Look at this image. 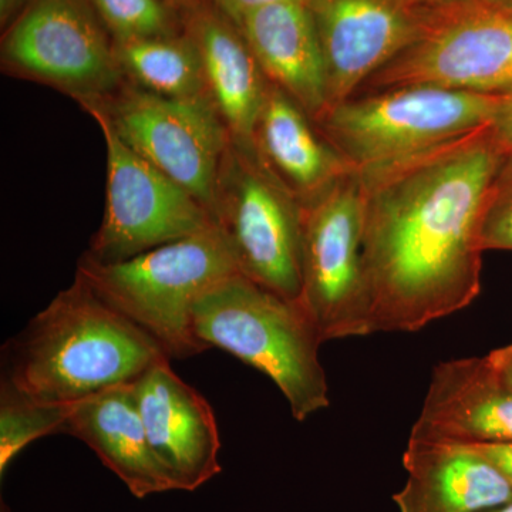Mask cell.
<instances>
[{"mask_svg":"<svg viewBox=\"0 0 512 512\" xmlns=\"http://www.w3.org/2000/svg\"><path fill=\"white\" fill-rule=\"evenodd\" d=\"M503 153L490 126L360 171L370 333L417 332L481 289V222Z\"/></svg>","mask_w":512,"mask_h":512,"instance_id":"6da1fadb","label":"cell"},{"mask_svg":"<svg viewBox=\"0 0 512 512\" xmlns=\"http://www.w3.org/2000/svg\"><path fill=\"white\" fill-rule=\"evenodd\" d=\"M2 379L47 403H76L136 382L164 349L74 279L5 346Z\"/></svg>","mask_w":512,"mask_h":512,"instance_id":"7a4b0ae2","label":"cell"},{"mask_svg":"<svg viewBox=\"0 0 512 512\" xmlns=\"http://www.w3.org/2000/svg\"><path fill=\"white\" fill-rule=\"evenodd\" d=\"M195 338L255 367L276 384L293 419L305 421L329 407L319 360L322 340L301 303L289 301L242 274L204 293L192 311Z\"/></svg>","mask_w":512,"mask_h":512,"instance_id":"3957f363","label":"cell"},{"mask_svg":"<svg viewBox=\"0 0 512 512\" xmlns=\"http://www.w3.org/2000/svg\"><path fill=\"white\" fill-rule=\"evenodd\" d=\"M237 274H241L237 256L224 229L215 222L198 234L126 261L101 264L84 255L76 278L148 333L170 359H187L207 350L195 338V303Z\"/></svg>","mask_w":512,"mask_h":512,"instance_id":"277c9868","label":"cell"},{"mask_svg":"<svg viewBox=\"0 0 512 512\" xmlns=\"http://www.w3.org/2000/svg\"><path fill=\"white\" fill-rule=\"evenodd\" d=\"M500 94L407 86L330 107L316 123L356 173L399 163L491 126Z\"/></svg>","mask_w":512,"mask_h":512,"instance_id":"5b68a950","label":"cell"},{"mask_svg":"<svg viewBox=\"0 0 512 512\" xmlns=\"http://www.w3.org/2000/svg\"><path fill=\"white\" fill-rule=\"evenodd\" d=\"M407 86L477 94L510 92L512 13L485 0L423 8L417 39L357 94Z\"/></svg>","mask_w":512,"mask_h":512,"instance_id":"8992f818","label":"cell"},{"mask_svg":"<svg viewBox=\"0 0 512 512\" xmlns=\"http://www.w3.org/2000/svg\"><path fill=\"white\" fill-rule=\"evenodd\" d=\"M0 60L6 73L53 87L82 106L109 99L126 80L89 0H28L3 29Z\"/></svg>","mask_w":512,"mask_h":512,"instance_id":"52a82bcc","label":"cell"},{"mask_svg":"<svg viewBox=\"0 0 512 512\" xmlns=\"http://www.w3.org/2000/svg\"><path fill=\"white\" fill-rule=\"evenodd\" d=\"M214 220L227 234L242 275L299 302L302 205L256 153L234 143L222 164Z\"/></svg>","mask_w":512,"mask_h":512,"instance_id":"ba28073f","label":"cell"},{"mask_svg":"<svg viewBox=\"0 0 512 512\" xmlns=\"http://www.w3.org/2000/svg\"><path fill=\"white\" fill-rule=\"evenodd\" d=\"M302 214L303 311L323 343L370 335L359 174L346 175L303 205Z\"/></svg>","mask_w":512,"mask_h":512,"instance_id":"9c48e42d","label":"cell"},{"mask_svg":"<svg viewBox=\"0 0 512 512\" xmlns=\"http://www.w3.org/2000/svg\"><path fill=\"white\" fill-rule=\"evenodd\" d=\"M87 106L99 109L128 147L214 217L222 164L232 140L210 100L167 99L124 83L109 99Z\"/></svg>","mask_w":512,"mask_h":512,"instance_id":"30bf717a","label":"cell"},{"mask_svg":"<svg viewBox=\"0 0 512 512\" xmlns=\"http://www.w3.org/2000/svg\"><path fill=\"white\" fill-rule=\"evenodd\" d=\"M107 147L106 211L89 256L101 264L126 261L215 224L211 212L127 146L93 106Z\"/></svg>","mask_w":512,"mask_h":512,"instance_id":"8fae6325","label":"cell"},{"mask_svg":"<svg viewBox=\"0 0 512 512\" xmlns=\"http://www.w3.org/2000/svg\"><path fill=\"white\" fill-rule=\"evenodd\" d=\"M308 8L325 60L329 109L402 55L423 19V8L409 0H308Z\"/></svg>","mask_w":512,"mask_h":512,"instance_id":"7c38bea8","label":"cell"},{"mask_svg":"<svg viewBox=\"0 0 512 512\" xmlns=\"http://www.w3.org/2000/svg\"><path fill=\"white\" fill-rule=\"evenodd\" d=\"M148 441L177 491H195L221 473V439L211 404L163 359L133 382Z\"/></svg>","mask_w":512,"mask_h":512,"instance_id":"4fadbf2b","label":"cell"},{"mask_svg":"<svg viewBox=\"0 0 512 512\" xmlns=\"http://www.w3.org/2000/svg\"><path fill=\"white\" fill-rule=\"evenodd\" d=\"M200 52L208 96L235 146L256 153L254 136L269 80L237 23L212 0L181 12Z\"/></svg>","mask_w":512,"mask_h":512,"instance_id":"5bb4252c","label":"cell"},{"mask_svg":"<svg viewBox=\"0 0 512 512\" xmlns=\"http://www.w3.org/2000/svg\"><path fill=\"white\" fill-rule=\"evenodd\" d=\"M410 437L454 443L512 441V390L497 379L487 357L441 362L431 373Z\"/></svg>","mask_w":512,"mask_h":512,"instance_id":"9a60e30c","label":"cell"},{"mask_svg":"<svg viewBox=\"0 0 512 512\" xmlns=\"http://www.w3.org/2000/svg\"><path fill=\"white\" fill-rule=\"evenodd\" d=\"M403 467L399 512H484L512 501L511 485L466 444L410 437Z\"/></svg>","mask_w":512,"mask_h":512,"instance_id":"2e32d148","label":"cell"},{"mask_svg":"<svg viewBox=\"0 0 512 512\" xmlns=\"http://www.w3.org/2000/svg\"><path fill=\"white\" fill-rule=\"evenodd\" d=\"M238 26L266 79L318 123L329 110L328 80L308 3L265 6L248 13Z\"/></svg>","mask_w":512,"mask_h":512,"instance_id":"e0dca14e","label":"cell"},{"mask_svg":"<svg viewBox=\"0 0 512 512\" xmlns=\"http://www.w3.org/2000/svg\"><path fill=\"white\" fill-rule=\"evenodd\" d=\"M254 144L259 161L302 207L356 173L302 107L272 83L256 123Z\"/></svg>","mask_w":512,"mask_h":512,"instance_id":"ac0fdd59","label":"cell"},{"mask_svg":"<svg viewBox=\"0 0 512 512\" xmlns=\"http://www.w3.org/2000/svg\"><path fill=\"white\" fill-rule=\"evenodd\" d=\"M66 434L92 448L134 497L177 490L148 441L133 383L73 403Z\"/></svg>","mask_w":512,"mask_h":512,"instance_id":"d6986e66","label":"cell"},{"mask_svg":"<svg viewBox=\"0 0 512 512\" xmlns=\"http://www.w3.org/2000/svg\"><path fill=\"white\" fill-rule=\"evenodd\" d=\"M124 79L144 92L177 100H210L197 45L187 32L114 42ZM211 101V100H210Z\"/></svg>","mask_w":512,"mask_h":512,"instance_id":"ffe728a7","label":"cell"},{"mask_svg":"<svg viewBox=\"0 0 512 512\" xmlns=\"http://www.w3.org/2000/svg\"><path fill=\"white\" fill-rule=\"evenodd\" d=\"M73 403L33 399L13 384L0 383V476L33 441L64 433Z\"/></svg>","mask_w":512,"mask_h":512,"instance_id":"44dd1931","label":"cell"},{"mask_svg":"<svg viewBox=\"0 0 512 512\" xmlns=\"http://www.w3.org/2000/svg\"><path fill=\"white\" fill-rule=\"evenodd\" d=\"M113 42L180 35L183 15L167 0H89Z\"/></svg>","mask_w":512,"mask_h":512,"instance_id":"7402d4cb","label":"cell"},{"mask_svg":"<svg viewBox=\"0 0 512 512\" xmlns=\"http://www.w3.org/2000/svg\"><path fill=\"white\" fill-rule=\"evenodd\" d=\"M480 238L484 252H512V156H504L488 191Z\"/></svg>","mask_w":512,"mask_h":512,"instance_id":"603a6c76","label":"cell"},{"mask_svg":"<svg viewBox=\"0 0 512 512\" xmlns=\"http://www.w3.org/2000/svg\"><path fill=\"white\" fill-rule=\"evenodd\" d=\"M490 130L503 156H512V90L498 96Z\"/></svg>","mask_w":512,"mask_h":512,"instance_id":"cb8c5ba5","label":"cell"},{"mask_svg":"<svg viewBox=\"0 0 512 512\" xmlns=\"http://www.w3.org/2000/svg\"><path fill=\"white\" fill-rule=\"evenodd\" d=\"M466 444L478 456L487 460L505 478L512 488V441H483Z\"/></svg>","mask_w":512,"mask_h":512,"instance_id":"d4e9b609","label":"cell"},{"mask_svg":"<svg viewBox=\"0 0 512 512\" xmlns=\"http://www.w3.org/2000/svg\"><path fill=\"white\" fill-rule=\"evenodd\" d=\"M235 23L241 22L244 16L254 12L256 9L265 8V6L275 5V3L284 2H303L308 0H212Z\"/></svg>","mask_w":512,"mask_h":512,"instance_id":"484cf974","label":"cell"},{"mask_svg":"<svg viewBox=\"0 0 512 512\" xmlns=\"http://www.w3.org/2000/svg\"><path fill=\"white\" fill-rule=\"evenodd\" d=\"M487 357L497 379L512 390V345L494 350Z\"/></svg>","mask_w":512,"mask_h":512,"instance_id":"4316f807","label":"cell"},{"mask_svg":"<svg viewBox=\"0 0 512 512\" xmlns=\"http://www.w3.org/2000/svg\"><path fill=\"white\" fill-rule=\"evenodd\" d=\"M28 0H0V26L2 30L19 15Z\"/></svg>","mask_w":512,"mask_h":512,"instance_id":"83f0119b","label":"cell"},{"mask_svg":"<svg viewBox=\"0 0 512 512\" xmlns=\"http://www.w3.org/2000/svg\"><path fill=\"white\" fill-rule=\"evenodd\" d=\"M419 8H436V6L450 5V3L461 2V0H409Z\"/></svg>","mask_w":512,"mask_h":512,"instance_id":"f1b7e54d","label":"cell"},{"mask_svg":"<svg viewBox=\"0 0 512 512\" xmlns=\"http://www.w3.org/2000/svg\"><path fill=\"white\" fill-rule=\"evenodd\" d=\"M167 2L170 3L171 6H174L175 9L183 12V10L190 8L191 5H194L197 0H167Z\"/></svg>","mask_w":512,"mask_h":512,"instance_id":"f546056e","label":"cell"},{"mask_svg":"<svg viewBox=\"0 0 512 512\" xmlns=\"http://www.w3.org/2000/svg\"><path fill=\"white\" fill-rule=\"evenodd\" d=\"M485 2L512 13V0H485Z\"/></svg>","mask_w":512,"mask_h":512,"instance_id":"4dcf8cb0","label":"cell"},{"mask_svg":"<svg viewBox=\"0 0 512 512\" xmlns=\"http://www.w3.org/2000/svg\"><path fill=\"white\" fill-rule=\"evenodd\" d=\"M484 512H512V501H510V503L500 505V507L491 508V510Z\"/></svg>","mask_w":512,"mask_h":512,"instance_id":"1f68e13d","label":"cell"},{"mask_svg":"<svg viewBox=\"0 0 512 512\" xmlns=\"http://www.w3.org/2000/svg\"><path fill=\"white\" fill-rule=\"evenodd\" d=\"M0 512H9V508L6 507L5 503H2V511Z\"/></svg>","mask_w":512,"mask_h":512,"instance_id":"d6a6232c","label":"cell"}]
</instances>
